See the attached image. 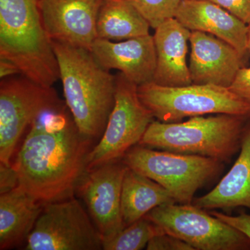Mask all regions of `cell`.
Instances as JSON below:
<instances>
[{"instance_id": "1", "label": "cell", "mask_w": 250, "mask_h": 250, "mask_svg": "<svg viewBox=\"0 0 250 250\" xmlns=\"http://www.w3.org/2000/svg\"><path fill=\"white\" fill-rule=\"evenodd\" d=\"M93 143L80 132L67 105L47 112L31 125L15 155L18 187L45 205L73 197Z\"/></svg>"}, {"instance_id": "2", "label": "cell", "mask_w": 250, "mask_h": 250, "mask_svg": "<svg viewBox=\"0 0 250 250\" xmlns=\"http://www.w3.org/2000/svg\"><path fill=\"white\" fill-rule=\"evenodd\" d=\"M67 108L77 128L94 141L103 136L115 104L116 75L89 49L52 41Z\"/></svg>"}, {"instance_id": "3", "label": "cell", "mask_w": 250, "mask_h": 250, "mask_svg": "<svg viewBox=\"0 0 250 250\" xmlns=\"http://www.w3.org/2000/svg\"><path fill=\"white\" fill-rule=\"evenodd\" d=\"M41 0H0V59L45 86L60 79L58 62L41 16Z\"/></svg>"}, {"instance_id": "4", "label": "cell", "mask_w": 250, "mask_h": 250, "mask_svg": "<svg viewBox=\"0 0 250 250\" xmlns=\"http://www.w3.org/2000/svg\"><path fill=\"white\" fill-rule=\"evenodd\" d=\"M250 118L217 114L192 117L177 123L153 121L139 145L228 162L241 149L243 131Z\"/></svg>"}, {"instance_id": "5", "label": "cell", "mask_w": 250, "mask_h": 250, "mask_svg": "<svg viewBox=\"0 0 250 250\" xmlns=\"http://www.w3.org/2000/svg\"><path fill=\"white\" fill-rule=\"evenodd\" d=\"M122 161L165 188L181 204H192L197 190L223 169V162L211 158L158 151L139 144L129 149Z\"/></svg>"}, {"instance_id": "6", "label": "cell", "mask_w": 250, "mask_h": 250, "mask_svg": "<svg viewBox=\"0 0 250 250\" xmlns=\"http://www.w3.org/2000/svg\"><path fill=\"white\" fill-rule=\"evenodd\" d=\"M138 94L154 118L163 123L207 114L250 117L249 104L228 88L218 85L164 86L152 82L139 85Z\"/></svg>"}, {"instance_id": "7", "label": "cell", "mask_w": 250, "mask_h": 250, "mask_svg": "<svg viewBox=\"0 0 250 250\" xmlns=\"http://www.w3.org/2000/svg\"><path fill=\"white\" fill-rule=\"evenodd\" d=\"M66 104L52 86H45L21 74L0 82V164L12 166L25 131L47 112Z\"/></svg>"}, {"instance_id": "8", "label": "cell", "mask_w": 250, "mask_h": 250, "mask_svg": "<svg viewBox=\"0 0 250 250\" xmlns=\"http://www.w3.org/2000/svg\"><path fill=\"white\" fill-rule=\"evenodd\" d=\"M115 104L103 136L87 158V170L122 160L139 144L150 123L152 113L140 100L138 85L121 72L116 75Z\"/></svg>"}, {"instance_id": "9", "label": "cell", "mask_w": 250, "mask_h": 250, "mask_svg": "<svg viewBox=\"0 0 250 250\" xmlns=\"http://www.w3.org/2000/svg\"><path fill=\"white\" fill-rule=\"evenodd\" d=\"M146 215L164 232L195 250H250L248 237L192 204L159 206Z\"/></svg>"}, {"instance_id": "10", "label": "cell", "mask_w": 250, "mask_h": 250, "mask_svg": "<svg viewBox=\"0 0 250 250\" xmlns=\"http://www.w3.org/2000/svg\"><path fill=\"white\" fill-rule=\"evenodd\" d=\"M24 250H100L103 239L88 212L73 197L45 204Z\"/></svg>"}, {"instance_id": "11", "label": "cell", "mask_w": 250, "mask_h": 250, "mask_svg": "<svg viewBox=\"0 0 250 250\" xmlns=\"http://www.w3.org/2000/svg\"><path fill=\"white\" fill-rule=\"evenodd\" d=\"M127 168L120 160L87 170L77 188V192L84 202L103 241L125 228L121 193Z\"/></svg>"}, {"instance_id": "12", "label": "cell", "mask_w": 250, "mask_h": 250, "mask_svg": "<svg viewBox=\"0 0 250 250\" xmlns=\"http://www.w3.org/2000/svg\"><path fill=\"white\" fill-rule=\"evenodd\" d=\"M103 0H41L44 27L52 41L90 49L98 39L97 20Z\"/></svg>"}, {"instance_id": "13", "label": "cell", "mask_w": 250, "mask_h": 250, "mask_svg": "<svg viewBox=\"0 0 250 250\" xmlns=\"http://www.w3.org/2000/svg\"><path fill=\"white\" fill-rule=\"evenodd\" d=\"M189 70L192 83L215 85L229 88L243 59L233 46L221 39L202 31L190 34Z\"/></svg>"}, {"instance_id": "14", "label": "cell", "mask_w": 250, "mask_h": 250, "mask_svg": "<svg viewBox=\"0 0 250 250\" xmlns=\"http://www.w3.org/2000/svg\"><path fill=\"white\" fill-rule=\"evenodd\" d=\"M90 50L102 66L119 70L138 86L154 81L156 54L150 34L118 42L98 38Z\"/></svg>"}, {"instance_id": "15", "label": "cell", "mask_w": 250, "mask_h": 250, "mask_svg": "<svg viewBox=\"0 0 250 250\" xmlns=\"http://www.w3.org/2000/svg\"><path fill=\"white\" fill-rule=\"evenodd\" d=\"M174 18L190 31L225 41L246 58L248 24L210 0H182Z\"/></svg>"}, {"instance_id": "16", "label": "cell", "mask_w": 250, "mask_h": 250, "mask_svg": "<svg viewBox=\"0 0 250 250\" xmlns=\"http://www.w3.org/2000/svg\"><path fill=\"white\" fill-rule=\"evenodd\" d=\"M190 34L191 31L175 18L167 20L155 29L153 36L156 54L154 83L164 86L192 84L187 62Z\"/></svg>"}, {"instance_id": "17", "label": "cell", "mask_w": 250, "mask_h": 250, "mask_svg": "<svg viewBox=\"0 0 250 250\" xmlns=\"http://www.w3.org/2000/svg\"><path fill=\"white\" fill-rule=\"evenodd\" d=\"M240 150L228 173L208 193L193 200L194 205L205 210L239 207L250 210V118L243 131Z\"/></svg>"}, {"instance_id": "18", "label": "cell", "mask_w": 250, "mask_h": 250, "mask_svg": "<svg viewBox=\"0 0 250 250\" xmlns=\"http://www.w3.org/2000/svg\"><path fill=\"white\" fill-rule=\"evenodd\" d=\"M44 206L18 187L1 193L0 250L12 249L27 241Z\"/></svg>"}, {"instance_id": "19", "label": "cell", "mask_w": 250, "mask_h": 250, "mask_svg": "<svg viewBox=\"0 0 250 250\" xmlns=\"http://www.w3.org/2000/svg\"><path fill=\"white\" fill-rule=\"evenodd\" d=\"M176 203L170 192L152 179L128 167L123 179L121 211L125 226L159 206Z\"/></svg>"}, {"instance_id": "20", "label": "cell", "mask_w": 250, "mask_h": 250, "mask_svg": "<svg viewBox=\"0 0 250 250\" xmlns=\"http://www.w3.org/2000/svg\"><path fill=\"white\" fill-rule=\"evenodd\" d=\"M149 23L127 0H103L97 20L99 39L123 41L149 35Z\"/></svg>"}, {"instance_id": "21", "label": "cell", "mask_w": 250, "mask_h": 250, "mask_svg": "<svg viewBox=\"0 0 250 250\" xmlns=\"http://www.w3.org/2000/svg\"><path fill=\"white\" fill-rule=\"evenodd\" d=\"M162 229L147 215L125 226L110 239L103 241L104 250H140L147 247L151 239L161 233Z\"/></svg>"}, {"instance_id": "22", "label": "cell", "mask_w": 250, "mask_h": 250, "mask_svg": "<svg viewBox=\"0 0 250 250\" xmlns=\"http://www.w3.org/2000/svg\"><path fill=\"white\" fill-rule=\"evenodd\" d=\"M156 29L167 20L175 17L182 0H127Z\"/></svg>"}, {"instance_id": "23", "label": "cell", "mask_w": 250, "mask_h": 250, "mask_svg": "<svg viewBox=\"0 0 250 250\" xmlns=\"http://www.w3.org/2000/svg\"><path fill=\"white\" fill-rule=\"evenodd\" d=\"M146 248L147 250H195L186 242L166 233L153 237Z\"/></svg>"}, {"instance_id": "24", "label": "cell", "mask_w": 250, "mask_h": 250, "mask_svg": "<svg viewBox=\"0 0 250 250\" xmlns=\"http://www.w3.org/2000/svg\"><path fill=\"white\" fill-rule=\"evenodd\" d=\"M236 16L243 22L250 23V0H210Z\"/></svg>"}, {"instance_id": "25", "label": "cell", "mask_w": 250, "mask_h": 250, "mask_svg": "<svg viewBox=\"0 0 250 250\" xmlns=\"http://www.w3.org/2000/svg\"><path fill=\"white\" fill-rule=\"evenodd\" d=\"M228 88L250 104V67H241Z\"/></svg>"}, {"instance_id": "26", "label": "cell", "mask_w": 250, "mask_h": 250, "mask_svg": "<svg viewBox=\"0 0 250 250\" xmlns=\"http://www.w3.org/2000/svg\"><path fill=\"white\" fill-rule=\"evenodd\" d=\"M210 213L213 216L220 219L224 223L236 229L250 240V215L242 213L236 216H233V215L224 214L223 213L215 211V210L210 212Z\"/></svg>"}, {"instance_id": "27", "label": "cell", "mask_w": 250, "mask_h": 250, "mask_svg": "<svg viewBox=\"0 0 250 250\" xmlns=\"http://www.w3.org/2000/svg\"><path fill=\"white\" fill-rule=\"evenodd\" d=\"M18 186L17 174L13 166L0 164V193L9 191Z\"/></svg>"}, {"instance_id": "28", "label": "cell", "mask_w": 250, "mask_h": 250, "mask_svg": "<svg viewBox=\"0 0 250 250\" xmlns=\"http://www.w3.org/2000/svg\"><path fill=\"white\" fill-rule=\"evenodd\" d=\"M18 74H21V72L14 62L6 60V59H0V78L1 80L14 76Z\"/></svg>"}, {"instance_id": "29", "label": "cell", "mask_w": 250, "mask_h": 250, "mask_svg": "<svg viewBox=\"0 0 250 250\" xmlns=\"http://www.w3.org/2000/svg\"><path fill=\"white\" fill-rule=\"evenodd\" d=\"M247 49L250 53V23L248 24V38H247Z\"/></svg>"}]
</instances>
